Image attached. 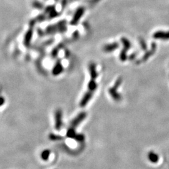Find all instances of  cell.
<instances>
[{"instance_id": "6da1fadb", "label": "cell", "mask_w": 169, "mask_h": 169, "mask_svg": "<svg viewBox=\"0 0 169 169\" xmlns=\"http://www.w3.org/2000/svg\"><path fill=\"white\" fill-rule=\"evenodd\" d=\"M147 157H148L149 161L151 163H153V164H157L158 163L159 161V155L153 151H150V152H149L147 155Z\"/></svg>"}, {"instance_id": "7a4b0ae2", "label": "cell", "mask_w": 169, "mask_h": 169, "mask_svg": "<svg viewBox=\"0 0 169 169\" xmlns=\"http://www.w3.org/2000/svg\"><path fill=\"white\" fill-rule=\"evenodd\" d=\"M154 37L155 38L167 40L169 39V32H157L155 33Z\"/></svg>"}, {"instance_id": "3957f363", "label": "cell", "mask_w": 169, "mask_h": 169, "mask_svg": "<svg viewBox=\"0 0 169 169\" xmlns=\"http://www.w3.org/2000/svg\"><path fill=\"white\" fill-rule=\"evenodd\" d=\"M50 154V150H45L42 152L41 154V158L43 160H45V161H47L48 157H49V155Z\"/></svg>"}]
</instances>
